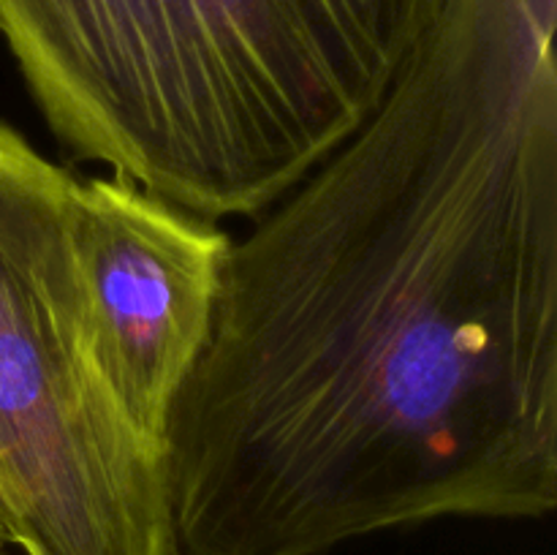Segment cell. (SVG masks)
I'll return each instance as SVG.
<instances>
[{
  "label": "cell",
  "mask_w": 557,
  "mask_h": 555,
  "mask_svg": "<svg viewBox=\"0 0 557 555\" xmlns=\"http://www.w3.org/2000/svg\"><path fill=\"white\" fill-rule=\"evenodd\" d=\"M74 180L0 120V506L25 555H180L166 449L87 341Z\"/></svg>",
  "instance_id": "cell-3"
},
{
  "label": "cell",
  "mask_w": 557,
  "mask_h": 555,
  "mask_svg": "<svg viewBox=\"0 0 557 555\" xmlns=\"http://www.w3.org/2000/svg\"><path fill=\"white\" fill-rule=\"evenodd\" d=\"M441 0H0L71 161L259 218L379 109Z\"/></svg>",
  "instance_id": "cell-2"
},
{
  "label": "cell",
  "mask_w": 557,
  "mask_h": 555,
  "mask_svg": "<svg viewBox=\"0 0 557 555\" xmlns=\"http://www.w3.org/2000/svg\"><path fill=\"white\" fill-rule=\"evenodd\" d=\"M557 0H441L373 114L234 239L169 428L180 555L557 506Z\"/></svg>",
  "instance_id": "cell-1"
},
{
  "label": "cell",
  "mask_w": 557,
  "mask_h": 555,
  "mask_svg": "<svg viewBox=\"0 0 557 555\" xmlns=\"http://www.w3.org/2000/svg\"><path fill=\"white\" fill-rule=\"evenodd\" d=\"M232 245L218 221L123 174L74 180L71 248L87 341L125 417L163 449L210 343Z\"/></svg>",
  "instance_id": "cell-4"
},
{
  "label": "cell",
  "mask_w": 557,
  "mask_h": 555,
  "mask_svg": "<svg viewBox=\"0 0 557 555\" xmlns=\"http://www.w3.org/2000/svg\"><path fill=\"white\" fill-rule=\"evenodd\" d=\"M11 544V531H9V520H5V511L0 506V550L9 547Z\"/></svg>",
  "instance_id": "cell-5"
},
{
  "label": "cell",
  "mask_w": 557,
  "mask_h": 555,
  "mask_svg": "<svg viewBox=\"0 0 557 555\" xmlns=\"http://www.w3.org/2000/svg\"><path fill=\"white\" fill-rule=\"evenodd\" d=\"M0 555H3V550H0Z\"/></svg>",
  "instance_id": "cell-6"
}]
</instances>
